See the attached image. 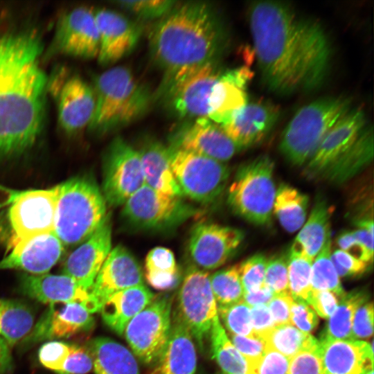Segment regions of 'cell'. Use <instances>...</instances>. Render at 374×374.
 <instances>
[{
	"instance_id": "6da1fadb",
	"label": "cell",
	"mask_w": 374,
	"mask_h": 374,
	"mask_svg": "<svg viewBox=\"0 0 374 374\" xmlns=\"http://www.w3.org/2000/svg\"><path fill=\"white\" fill-rule=\"evenodd\" d=\"M249 21L264 84L280 94L317 89L330 70L332 49L323 26L283 1L253 2Z\"/></svg>"
},
{
	"instance_id": "7a4b0ae2",
	"label": "cell",
	"mask_w": 374,
	"mask_h": 374,
	"mask_svg": "<svg viewBox=\"0 0 374 374\" xmlns=\"http://www.w3.org/2000/svg\"><path fill=\"white\" fill-rule=\"evenodd\" d=\"M32 31L0 33V161L29 150L41 133L48 78Z\"/></svg>"
},
{
	"instance_id": "3957f363",
	"label": "cell",
	"mask_w": 374,
	"mask_h": 374,
	"mask_svg": "<svg viewBox=\"0 0 374 374\" xmlns=\"http://www.w3.org/2000/svg\"><path fill=\"white\" fill-rule=\"evenodd\" d=\"M148 40L150 55L164 79L217 62L226 46V33L213 6L188 1L176 4L159 19Z\"/></svg>"
},
{
	"instance_id": "277c9868",
	"label": "cell",
	"mask_w": 374,
	"mask_h": 374,
	"mask_svg": "<svg viewBox=\"0 0 374 374\" xmlns=\"http://www.w3.org/2000/svg\"><path fill=\"white\" fill-rule=\"evenodd\" d=\"M95 110L88 127L97 134L123 127L143 116L152 100L150 90L123 66L110 68L94 78Z\"/></svg>"
},
{
	"instance_id": "5b68a950",
	"label": "cell",
	"mask_w": 374,
	"mask_h": 374,
	"mask_svg": "<svg viewBox=\"0 0 374 374\" xmlns=\"http://www.w3.org/2000/svg\"><path fill=\"white\" fill-rule=\"evenodd\" d=\"M57 186L53 232L64 247L78 246L106 216L107 203L89 176H76Z\"/></svg>"
},
{
	"instance_id": "8992f818",
	"label": "cell",
	"mask_w": 374,
	"mask_h": 374,
	"mask_svg": "<svg viewBox=\"0 0 374 374\" xmlns=\"http://www.w3.org/2000/svg\"><path fill=\"white\" fill-rule=\"evenodd\" d=\"M350 109V100L342 96L323 97L303 106L282 134L281 153L293 165L307 163L329 130Z\"/></svg>"
},
{
	"instance_id": "52a82bcc",
	"label": "cell",
	"mask_w": 374,
	"mask_h": 374,
	"mask_svg": "<svg viewBox=\"0 0 374 374\" xmlns=\"http://www.w3.org/2000/svg\"><path fill=\"white\" fill-rule=\"evenodd\" d=\"M274 163L260 155L241 165L227 191V202L235 214L256 224L271 222L276 189Z\"/></svg>"
},
{
	"instance_id": "ba28073f",
	"label": "cell",
	"mask_w": 374,
	"mask_h": 374,
	"mask_svg": "<svg viewBox=\"0 0 374 374\" xmlns=\"http://www.w3.org/2000/svg\"><path fill=\"white\" fill-rule=\"evenodd\" d=\"M221 73L217 62H213L164 78L157 98L179 119L208 118L209 98Z\"/></svg>"
},
{
	"instance_id": "9c48e42d",
	"label": "cell",
	"mask_w": 374,
	"mask_h": 374,
	"mask_svg": "<svg viewBox=\"0 0 374 374\" xmlns=\"http://www.w3.org/2000/svg\"><path fill=\"white\" fill-rule=\"evenodd\" d=\"M3 202L10 232L8 249L30 237L53 231L57 186L47 189H6Z\"/></svg>"
},
{
	"instance_id": "30bf717a",
	"label": "cell",
	"mask_w": 374,
	"mask_h": 374,
	"mask_svg": "<svg viewBox=\"0 0 374 374\" xmlns=\"http://www.w3.org/2000/svg\"><path fill=\"white\" fill-rule=\"evenodd\" d=\"M169 148L172 171L182 196L202 204L217 199L229 179L226 164L193 152Z\"/></svg>"
},
{
	"instance_id": "8fae6325",
	"label": "cell",
	"mask_w": 374,
	"mask_h": 374,
	"mask_svg": "<svg viewBox=\"0 0 374 374\" xmlns=\"http://www.w3.org/2000/svg\"><path fill=\"white\" fill-rule=\"evenodd\" d=\"M210 276L195 267L188 270L178 292L173 314L188 329L201 350L213 322L219 318Z\"/></svg>"
},
{
	"instance_id": "7c38bea8",
	"label": "cell",
	"mask_w": 374,
	"mask_h": 374,
	"mask_svg": "<svg viewBox=\"0 0 374 374\" xmlns=\"http://www.w3.org/2000/svg\"><path fill=\"white\" fill-rule=\"evenodd\" d=\"M197 212L181 197L159 193L144 185L123 204L121 215L136 229L159 230L176 226Z\"/></svg>"
},
{
	"instance_id": "4fadbf2b",
	"label": "cell",
	"mask_w": 374,
	"mask_h": 374,
	"mask_svg": "<svg viewBox=\"0 0 374 374\" xmlns=\"http://www.w3.org/2000/svg\"><path fill=\"white\" fill-rule=\"evenodd\" d=\"M172 305V296L155 297L125 326V339L143 364H154L166 346L171 328Z\"/></svg>"
},
{
	"instance_id": "5bb4252c",
	"label": "cell",
	"mask_w": 374,
	"mask_h": 374,
	"mask_svg": "<svg viewBox=\"0 0 374 374\" xmlns=\"http://www.w3.org/2000/svg\"><path fill=\"white\" fill-rule=\"evenodd\" d=\"M103 168L101 191L107 204L123 205L145 185L139 151L121 136L109 144Z\"/></svg>"
},
{
	"instance_id": "9a60e30c",
	"label": "cell",
	"mask_w": 374,
	"mask_h": 374,
	"mask_svg": "<svg viewBox=\"0 0 374 374\" xmlns=\"http://www.w3.org/2000/svg\"><path fill=\"white\" fill-rule=\"evenodd\" d=\"M168 146L223 163L240 150L219 125L206 117L184 121L175 126Z\"/></svg>"
},
{
	"instance_id": "2e32d148",
	"label": "cell",
	"mask_w": 374,
	"mask_h": 374,
	"mask_svg": "<svg viewBox=\"0 0 374 374\" xmlns=\"http://www.w3.org/2000/svg\"><path fill=\"white\" fill-rule=\"evenodd\" d=\"M242 230L212 222H200L192 229L188 251L195 267L202 270L220 267L235 253L244 240Z\"/></svg>"
},
{
	"instance_id": "e0dca14e",
	"label": "cell",
	"mask_w": 374,
	"mask_h": 374,
	"mask_svg": "<svg viewBox=\"0 0 374 374\" xmlns=\"http://www.w3.org/2000/svg\"><path fill=\"white\" fill-rule=\"evenodd\" d=\"M94 324L92 313L80 303L51 304L21 344L25 348L44 341L71 338L89 332Z\"/></svg>"
},
{
	"instance_id": "ac0fdd59",
	"label": "cell",
	"mask_w": 374,
	"mask_h": 374,
	"mask_svg": "<svg viewBox=\"0 0 374 374\" xmlns=\"http://www.w3.org/2000/svg\"><path fill=\"white\" fill-rule=\"evenodd\" d=\"M99 33L93 10L80 6L64 14L58 20L53 49L75 57H98Z\"/></svg>"
},
{
	"instance_id": "d6986e66",
	"label": "cell",
	"mask_w": 374,
	"mask_h": 374,
	"mask_svg": "<svg viewBox=\"0 0 374 374\" xmlns=\"http://www.w3.org/2000/svg\"><path fill=\"white\" fill-rule=\"evenodd\" d=\"M112 224L107 213L93 233L68 256L62 274L89 292L95 278L112 250Z\"/></svg>"
},
{
	"instance_id": "ffe728a7",
	"label": "cell",
	"mask_w": 374,
	"mask_h": 374,
	"mask_svg": "<svg viewBox=\"0 0 374 374\" xmlns=\"http://www.w3.org/2000/svg\"><path fill=\"white\" fill-rule=\"evenodd\" d=\"M143 283V273L134 256L123 245L112 249L89 292L91 312L100 311L112 294Z\"/></svg>"
},
{
	"instance_id": "44dd1931",
	"label": "cell",
	"mask_w": 374,
	"mask_h": 374,
	"mask_svg": "<svg viewBox=\"0 0 374 374\" xmlns=\"http://www.w3.org/2000/svg\"><path fill=\"white\" fill-rule=\"evenodd\" d=\"M364 111L350 109L329 130L308 161L304 175L319 178L356 141L366 125Z\"/></svg>"
},
{
	"instance_id": "7402d4cb",
	"label": "cell",
	"mask_w": 374,
	"mask_h": 374,
	"mask_svg": "<svg viewBox=\"0 0 374 374\" xmlns=\"http://www.w3.org/2000/svg\"><path fill=\"white\" fill-rule=\"evenodd\" d=\"M64 247L53 231L21 240L0 260V270L15 269L29 274L48 273L61 258Z\"/></svg>"
},
{
	"instance_id": "603a6c76",
	"label": "cell",
	"mask_w": 374,
	"mask_h": 374,
	"mask_svg": "<svg viewBox=\"0 0 374 374\" xmlns=\"http://www.w3.org/2000/svg\"><path fill=\"white\" fill-rule=\"evenodd\" d=\"M93 13L100 40L97 57L101 64H112L134 50L141 35V24L111 9H94Z\"/></svg>"
},
{
	"instance_id": "cb8c5ba5",
	"label": "cell",
	"mask_w": 374,
	"mask_h": 374,
	"mask_svg": "<svg viewBox=\"0 0 374 374\" xmlns=\"http://www.w3.org/2000/svg\"><path fill=\"white\" fill-rule=\"evenodd\" d=\"M280 111L277 105L265 100L247 103L220 125L240 150L262 141L276 124Z\"/></svg>"
},
{
	"instance_id": "d4e9b609",
	"label": "cell",
	"mask_w": 374,
	"mask_h": 374,
	"mask_svg": "<svg viewBox=\"0 0 374 374\" xmlns=\"http://www.w3.org/2000/svg\"><path fill=\"white\" fill-rule=\"evenodd\" d=\"M55 88L58 121L63 130L72 134L88 126L96 106L92 86L79 76L72 75Z\"/></svg>"
},
{
	"instance_id": "484cf974",
	"label": "cell",
	"mask_w": 374,
	"mask_h": 374,
	"mask_svg": "<svg viewBox=\"0 0 374 374\" xmlns=\"http://www.w3.org/2000/svg\"><path fill=\"white\" fill-rule=\"evenodd\" d=\"M318 350L326 374H363L373 368L372 343L355 339H321Z\"/></svg>"
},
{
	"instance_id": "4316f807",
	"label": "cell",
	"mask_w": 374,
	"mask_h": 374,
	"mask_svg": "<svg viewBox=\"0 0 374 374\" xmlns=\"http://www.w3.org/2000/svg\"><path fill=\"white\" fill-rule=\"evenodd\" d=\"M19 287L24 295L41 303L49 305L78 303L91 312L89 292L80 287L74 280L64 274L24 273L21 276Z\"/></svg>"
},
{
	"instance_id": "83f0119b",
	"label": "cell",
	"mask_w": 374,
	"mask_h": 374,
	"mask_svg": "<svg viewBox=\"0 0 374 374\" xmlns=\"http://www.w3.org/2000/svg\"><path fill=\"white\" fill-rule=\"evenodd\" d=\"M253 76L247 66L222 73L209 98L208 118L221 125L230 116L248 103L247 84Z\"/></svg>"
},
{
	"instance_id": "f1b7e54d",
	"label": "cell",
	"mask_w": 374,
	"mask_h": 374,
	"mask_svg": "<svg viewBox=\"0 0 374 374\" xmlns=\"http://www.w3.org/2000/svg\"><path fill=\"white\" fill-rule=\"evenodd\" d=\"M194 344L188 329L173 315L166 346L148 374H195L197 354Z\"/></svg>"
},
{
	"instance_id": "f546056e",
	"label": "cell",
	"mask_w": 374,
	"mask_h": 374,
	"mask_svg": "<svg viewBox=\"0 0 374 374\" xmlns=\"http://www.w3.org/2000/svg\"><path fill=\"white\" fill-rule=\"evenodd\" d=\"M138 151L145 185L159 193L181 197L182 194L171 168L169 147L154 139L148 138Z\"/></svg>"
},
{
	"instance_id": "4dcf8cb0",
	"label": "cell",
	"mask_w": 374,
	"mask_h": 374,
	"mask_svg": "<svg viewBox=\"0 0 374 374\" xmlns=\"http://www.w3.org/2000/svg\"><path fill=\"white\" fill-rule=\"evenodd\" d=\"M154 298L143 283L118 291L103 303L100 312L104 323L119 335L128 322L148 306Z\"/></svg>"
},
{
	"instance_id": "1f68e13d",
	"label": "cell",
	"mask_w": 374,
	"mask_h": 374,
	"mask_svg": "<svg viewBox=\"0 0 374 374\" xmlns=\"http://www.w3.org/2000/svg\"><path fill=\"white\" fill-rule=\"evenodd\" d=\"M39 362L56 374H87L93 368L88 348L62 341H49L38 351Z\"/></svg>"
},
{
	"instance_id": "d6a6232c",
	"label": "cell",
	"mask_w": 374,
	"mask_h": 374,
	"mask_svg": "<svg viewBox=\"0 0 374 374\" xmlns=\"http://www.w3.org/2000/svg\"><path fill=\"white\" fill-rule=\"evenodd\" d=\"M373 158V130L366 125L356 141L339 157L320 177L341 184L362 172Z\"/></svg>"
},
{
	"instance_id": "836d02e7",
	"label": "cell",
	"mask_w": 374,
	"mask_h": 374,
	"mask_svg": "<svg viewBox=\"0 0 374 374\" xmlns=\"http://www.w3.org/2000/svg\"><path fill=\"white\" fill-rule=\"evenodd\" d=\"M88 348L96 374H139L134 355L118 341L98 337L90 342Z\"/></svg>"
},
{
	"instance_id": "e575fe53",
	"label": "cell",
	"mask_w": 374,
	"mask_h": 374,
	"mask_svg": "<svg viewBox=\"0 0 374 374\" xmlns=\"http://www.w3.org/2000/svg\"><path fill=\"white\" fill-rule=\"evenodd\" d=\"M330 238V208L324 199H318L292 247L313 260Z\"/></svg>"
},
{
	"instance_id": "d590c367",
	"label": "cell",
	"mask_w": 374,
	"mask_h": 374,
	"mask_svg": "<svg viewBox=\"0 0 374 374\" xmlns=\"http://www.w3.org/2000/svg\"><path fill=\"white\" fill-rule=\"evenodd\" d=\"M309 197L296 188L282 184L276 192L273 211L289 233L300 229L305 222Z\"/></svg>"
},
{
	"instance_id": "8d00e7d4",
	"label": "cell",
	"mask_w": 374,
	"mask_h": 374,
	"mask_svg": "<svg viewBox=\"0 0 374 374\" xmlns=\"http://www.w3.org/2000/svg\"><path fill=\"white\" fill-rule=\"evenodd\" d=\"M34 326V314L24 303L0 298V337L10 346L21 342Z\"/></svg>"
},
{
	"instance_id": "74e56055",
	"label": "cell",
	"mask_w": 374,
	"mask_h": 374,
	"mask_svg": "<svg viewBox=\"0 0 374 374\" xmlns=\"http://www.w3.org/2000/svg\"><path fill=\"white\" fill-rule=\"evenodd\" d=\"M145 276L154 289L166 291L174 288L179 280L174 253L164 247L152 249L145 257Z\"/></svg>"
},
{
	"instance_id": "f35d334b",
	"label": "cell",
	"mask_w": 374,
	"mask_h": 374,
	"mask_svg": "<svg viewBox=\"0 0 374 374\" xmlns=\"http://www.w3.org/2000/svg\"><path fill=\"white\" fill-rule=\"evenodd\" d=\"M367 294L362 290L345 293L333 314L329 317L321 339H353L352 324L357 309L366 303Z\"/></svg>"
},
{
	"instance_id": "ab89813d",
	"label": "cell",
	"mask_w": 374,
	"mask_h": 374,
	"mask_svg": "<svg viewBox=\"0 0 374 374\" xmlns=\"http://www.w3.org/2000/svg\"><path fill=\"white\" fill-rule=\"evenodd\" d=\"M266 347L291 359L301 351L318 346L319 341L309 333L301 331L294 326H276L264 338Z\"/></svg>"
},
{
	"instance_id": "60d3db41",
	"label": "cell",
	"mask_w": 374,
	"mask_h": 374,
	"mask_svg": "<svg viewBox=\"0 0 374 374\" xmlns=\"http://www.w3.org/2000/svg\"><path fill=\"white\" fill-rule=\"evenodd\" d=\"M209 336L213 357L224 373L249 374L247 360L229 340L219 318L213 322Z\"/></svg>"
},
{
	"instance_id": "b9f144b4",
	"label": "cell",
	"mask_w": 374,
	"mask_h": 374,
	"mask_svg": "<svg viewBox=\"0 0 374 374\" xmlns=\"http://www.w3.org/2000/svg\"><path fill=\"white\" fill-rule=\"evenodd\" d=\"M331 238L322 247L312 261L311 285L314 290H328L341 297L345 292L331 258Z\"/></svg>"
},
{
	"instance_id": "7bdbcfd3",
	"label": "cell",
	"mask_w": 374,
	"mask_h": 374,
	"mask_svg": "<svg viewBox=\"0 0 374 374\" xmlns=\"http://www.w3.org/2000/svg\"><path fill=\"white\" fill-rule=\"evenodd\" d=\"M312 260L291 247L287 258L289 292L295 300L307 301L312 292Z\"/></svg>"
},
{
	"instance_id": "ee69618b",
	"label": "cell",
	"mask_w": 374,
	"mask_h": 374,
	"mask_svg": "<svg viewBox=\"0 0 374 374\" xmlns=\"http://www.w3.org/2000/svg\"><path fill=\"white\" fill-rule=\"evenodd\" d=\"M217 306L232 305L243 300L240 264L220 269L210 276Z\"/></svg>"
},
{
	"instance_id": "f6af8a7d",
	"label": "cell",
	"mask_w": 374,
	"mask_h": 374,
	"mask_svg": "<svg viewBox=\"0 0 374 374\" xmlns=\"http://www.w3.org/2000/svg\"><path fill=\"white\" fill-rule=\"evenodd\" d=\"M217 314L231 335L253 336L251 307L243 300L232 305L217 307Z\"/></svg>"
},
{
	"instance_id": "bcb514c9",
	"label": "cell",
	"mask_w": 374,
	"mask_h": 374,
	"mask_svg": "<svg viewBox=\"0 0 374 374\" xmlns=\"http://www.w3.org/2000/svg\"><path fill=\"white\" fill-rule=\"evenodd\" d=\"M143 19H161L177 1L171 0L116 1L114 2Z\"/></svg>"
},
{
	"instance_id": "7dc6e473",
	"label": "cell",
	"mask_w": 374,
	"mask_h": 374,
	"mask_svg": "<svg viewBox=\"0 0 374 374\" xmlns=\"http://www.w3.org/2000/svg\"><path fill=\"white\" fill-rule=\"evenodd\" d=\"M267 263L265 255L256 253L240 264L244 293L256 291L263 285Z\"/></svg>"
},
{
	"instance_id": "c3c4849f",
	"label": "cell",
	"mask_w": 374,
	"mask_h": 374,
	"mask_svg": "<svg viewBox=\"0 0 374 374\" xmlns=\"http://www.w3.org/2000/svg\"><path fill=\"white\" fill-rule=\"evenodd\" d=\"M264 285L274 294L289 292L287 259L285 256H276L267 260Z\"/></svg>"
},
{
	"instance_id": "681fc988",
	"label": "cell",
	"mask_w": 374,
	"mask_h": 374,
	"mask_svg": "<svg viewBox=\"0 0 374 374\" xmlns=\"http://www.w3.org/2000/svg\"><path fill=\"white\" fill-rule=\"evenodd\" d=\"M290 359L269 348L255 363L249 366V374H287Z\"/></svg>"
},
{
	"instance_id": "f907efd6",
	"label": "cell",
	"mask_w": 374,
	"mask_h": 374,
	"mask_svg": "<svg viewBox=\"0 0 374 374\" xmlns=\"http://www.w3.org/2000/svg\"><path fill=\"white\" fill-rule=\"evenodd\" d=\"M318 346L301 351L292 357L287 374H326L322 367Z\"/></svg>"
},
{
	"instance_id": "816d5d0a",
	"label": "cell",
	"mask_w": 374,
	"mask_h": 374,
	"mask_svg": "<svg viewBox=\"0 0 374 374\" xmlns=\"http://www.w3.org/2000/svg\"><path fill=\"white\" fill-rule=\"evenodd\" d=\"M355 224L358 229L353 231V233L359 244V260L366 263L372 262L373 259V217L357 219L355 221Z\"/></svg>"
},
{
	"instance_id": "f5cc1de1",
	"label": "cell",
	"mask_w": 374,
	"mask_h": 374,
	"mask_svg": "<svg viewBox=\"0 0 374 374\" xmlns=\"http://www.w3.org/2000/svg\"><path fill=\"white\" fill-rule=\"evenodd\" d=\"M305 333L313 331L318 323V318L313 309L304 301L295 300L290 309V324Z\"/></svg>"
},
{
	"instance_id": "db71d44e",
	"label": "cell",
	"mask_w": 374,
	"mask_h": 374,
	"mask_svg": "<svg viewBox=\"0 0 374 374\" xmlns=\"http://www.w3.org/2000/svg\"><path fill=\"white\" fill-rule=\"evenodd\" d=\"M331 258L339 276H357L367 269L366 262L339 249L331 253Z\"/></svg>"
},
{
	"instance_id": "11a10c76",
	"label": "cell",
	"mask_w": 374,
	"mask_h": 374,
	"mask_svg": "<svg viewBox=\"0 0 374 374\" xmlns=\"http://www.w3.org/2000/svg\"><path fill=\"white\" fill-rule=\"evenodd\" d=\"M233 345L245 358L248 365L257 362L266 350L265 341L257 337L231 335Z\"/></svg>"
},
{
	"instance_id": "9f6ffc18",
	"label": "cell",
	"mask_w": 374,
	"mask_h": 374,
	"mask_svg": "<svg viewBox=\"0 0 374 374\" xmlns=\"http://www.w3.org/2000/svg\"><path fill=\"white\" fill-rule=\"evenodd\" d=\"M306 303L319 317L328 319L337 309L339 301L337 296L330 291L312 290Z\"/></svg>"
},
{
	"instance_id": "6f0895ef",
	"label": "cell",
	"mask_w": 374,
	"mask_h": 374,
	"mask_svg": "<svg viewBox=\"0 0 374 374\" xmlns=\"http://www.w3.org/2000/svg\"><path fill=\"white\" fill-rule=\"evenodd\" d=\"M373 333V305L365 303L356 310L353 324L352 336L355 338H368Z\"/></svg>"
},
{
	"instance_id": "680465c9",
	"label": "cell",
	"mask_w": 374,
	"mask_h": 374,
	"mask_svg": "<svg viewBox=\"0 0 374 374\" xmlns=\"http://www.w3.org/2000/svg\"><path fill=\"white\" fill-rule=\"evenodd\" d=\"M251 321L253 336L262 339L276 326L267 305L251 307Z\"/></svg>"
},
{
	"instance_id": "91938a15",
	"label": "cell",
	"mask_w": 374,
	"mask_h": 374,
	"mask_svg": "<svg viewBox=\"0 0 374 374\" xmlns=\"http://www.w3.org/2000/svg\"><path fill=\"white\" fill-rule=\"evenodd\" d=\"M294 299L290 292L276 294L267 304L276 326L290 323V309Z\"/></svg>"
},
{
	"instance_id": "94428289",
	"label": "cell",
	"mask_w": 374,
	"mask_h": 374,
	"mask_svg": "<svg viewBox=\"0 0 374 374\" xmlns=\"http://www.w3.org/2000/svg\"><path fill=\"white\" fill-rule=\"evenodd\" d=\"M274 295L273 291L263 284L261 287L256 291L244 293L243 301L250 307L258 305H267Z\"/></svg>"
},
{
	"instance_id": "6125c7cd",
	"label": "cell",
	"mask_w": 374,
	"mask_h": 374,
	"mask_svg": "<svg viewBox=\"0 0 374 374\" xmlns=\"http://www.w3.org/2000/svg\"><path fill=\"white\" fill-rule=\"evenodd\" d=\"M337 243L340 248L339 249L346 251L353 256L354 252L357 251L356 257L359 259L360 249L359 244L353 233V231H346L340 233L337 237Z\"/></svg>"
},
{
	"instance_id": "be15d7a7",
	"label": "cell",
	"mask_w": 374,
	"mask_h": 374,
	"mask_svg": "<svg viewBox=\"0 0 374 374\" xmlns=\"http://www.w3.org/2000/svg\"><path fill=\"white\" fill-rule=\"evenodd\" d=\"M12 366L10 346L0 337V374L9 371Z\"/></svg>"
},
{
	"instance_id": "e7e4bbea",
	"label": "cell",
	"mask_w": 374,
	"mask_h": 374,
	"mask_svg": "<svg viewBox=\"0 0 374 374\" xmlns=\"http://www.w3.org/2000/svg\"><path fill=\"white\" fill-rule=\"evenodd\" d=\"M363 374H373V368H371V369L367 370Z\"/></svg>"
},
{
	"instance_id": "03108f58",
	"label": "cell",
	"mask_w": 374,
	"mask_h": 374,
	"mask_svg": "<svg viewBox=\"0 0 374 374\" xmlns=\"http://www.w3.org/2000/svg\"><path fill=\"white\" fill-rule=\"evenodd\" d=\"M224 374H226V373H224Z\"/></svg>"
}]
</instances>
